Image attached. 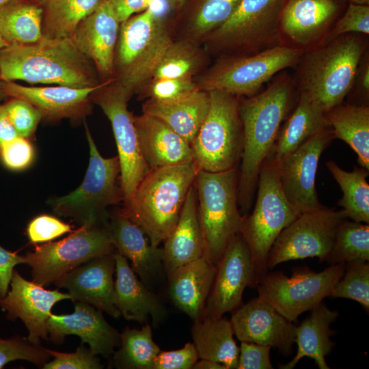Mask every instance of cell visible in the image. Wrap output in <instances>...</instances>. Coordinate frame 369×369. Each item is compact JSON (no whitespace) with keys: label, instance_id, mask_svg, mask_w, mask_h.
Wrapping results in <instances>:
<instances>
[{"label":"cell","instance_id":"cb8c5ba5","mask_svg":"<svg viewBox=\"0 0 369 369\" xmlns=\"http://www.w3.org/2000/svg\"><path fill=\"white\" fill-rule=\"evenodd\" d=\"M141 154L150 169L193 163L191 144L159 119L133 116Z\"/></svg>","mask_w":369,"mask_h":369},{"label":"cell","instance_id":"f1b7e54d","mask_svg":"<svg viewBox=\"0 0 369 369\" xmlns=\"http://www.w3.org/2000/svg\"><path fill=\"white\" fill-rule=\"evenodd\" d=\"M163 243V262L167 275L203 256L204 243L194 183L187 193L176 225Z\"/></svg>","mask_w":369,"mask_h":369},{"label":"cell","instance_id":"f546056e","mask_svg":"<svg viewBox=\"0 0 369 369\" xmlns=\"http://www.w3.org/2000/svg\"><path fill=\"white\" fill-rule=\"evenodd\" d=\"M329 126L326 113L306 95L300 93L295 109L281 126L262 163L277 166L311 136Z\"/></svg>","mask_w":369,"mask_h":369},{"label":"cell","instance_id":"c3c4849f","mask_svg":"<svg viewBox=\"0 0 369 369\" xmlns=\"http://www.w3.org/2000/svg\"><path fill=\"white\" fill-rule=\"evenodd\" d=\"M71 232L72 228L69 224L49 215L36 217L27 227V237L34 244L49 242Z\"/></svg>","mask_w":369,"mask_h":369},{"label":"cell","instance_id":"4316f807","mask_svg":"<svg viewBox=\"0 0 369 369\" xmlns=\"http://www.w3.org/2000/svg\"><path fill=\"white\" fill-rule=\"evenodd\" d=\"M115 264V305L128 320L147 323L150 317L157 326L166 316V310L158 297L138 278L128 260L118 251L113 254Z\"/></svg>","mask_w":369,"mask_h":369},{"label":"cell","instance_id":"5b68a950","mask_svg":"<svg viewBox=\"0 0 369 369\" xmlns=\"http://www.w3.org/2000/svg\"><path fill=\"white\" fill-rule=\"evenodd\" d=\"M238 175L236 167L221 172L198 169L194 181L203 257L216 266L243 225L238 205Z\"/></svg>","mask_w":369,"mask_h":369},{"label":"cell","instance_id":"4dcf8cb0","mask_svg":"<svg viewBox=\"0 0 369 369\" xmlns=\"http://www.w3.org/2000/svg\"><path fill=\"white\" fill-rule=\"evenodd\" d=\"M338 315V311L329 309L323 302L311 310L309 316L299 326H295L297 354L291 361L279 368L292 369L303 357H308L312 359L320 369H329L325 357L334 346L331 337L335 333L330 326Z\"/></svg>","mask_w":369,"mask_h":369},{"label":"cell","instance_id":"d6a6232c","mask_svg":"<svg viewBox=\"0 0 369 369\" xmlns=\"http://www.w3.org/2000/svg\"><path fill=\"white\" fill-rule=\"evenodd\" d=\"M230 321L223 316H202L194 320L191 328L193 343L200 359L237 369L239 347L234 339Z\"/></svg>","mask_w":369,"mask_h":369},{"label":"cell","instance_id":"681fc988","mask_svg":"<svg viewBox=\"0 0 369 369\" xmlns=\"http://www.w3.org/2000/svg\"><path fill=\"white\" fill-rule=\"evenodd\" d=\"M34 158V150L29 139L22 137L5 144L0 148V161L12 171L27 168Z\"/></svg>","mask_w":369,"mask_h":369},{"label":"cell","instance_id":"680465c9","mask_svg":"<svg viewBox=\"0 0 369 369\" xmlns=\"http://www.w3.org/2000/svg\"><path fill=\"white\" fill-rule=\"evenodd\" d=\"M167 5L173 10L181 8L186 0H165Z\"/></svg>","mask_w":369,"mask_h":369},{"label":"cell","instance_id":"9f6ffc18","mask_svg":"<svg viewBox=\"0 0 369 369\" xmlns=\"http://www.w3.org/2000/svg\"><path fill=\"white\" fill-rule=\"evenodd\" d=\"M18 137L20 136L12 124L3 105L0 104V148Z\"/></svg>","mask_w":369,"mask_h":369},{"label":"cell","instance_id":"5bb4252c","mask_svg":"<svg viewBox=\"0 0 369 369\" xmlns=\"http://www.w3.org/2000/svg\"><path fill=\"white\" fill-rule=\"evenodd\" d=\"M133 94L113 78L91 95L92 101L101 108L112 126L120 165L123 207L130 203L138 184L150 170L139 150L134 115L127 108Z\"/></svg>","mask_w":369,"mask_h":369},{"label":"cell","instance_id":"ba28073f","mask_svg":"<svg viewBox=\"0 0 369 369\" xmlns=\"http://www.w3.org/2000/svg\"><path fill=\"white\" fill-rule=\"evenodd\" d=\"M208 114L191 144L198 169L221 172L236 168L244 145L239 97L221 90L208 92Z\"/></svg>","mask_w":369,"mask_h":369},{"label":"cell","instance_id":"f5cc1de1","mask_svg":"<svg viewBox=\"0 0 369 369\" xmlns=\"http://www.w3.org/2000/svg\"><path fill=\"white\" fill-rule=\"evenodd\" d=\"M25 263V256L0 245V299L6 295L10 289L14 266Z\"/></svg>","mask_w":369,"mask_h":369},{"label":"cell","instance_id":"f6af8a7d","mask_svg":"<svg viewBox=\"0 0 369 369\" xmlns=\"http://www.w3.org/2000/svg\"><path fill=\"white\" fill-rule=\"evenodd\" d=\"M3 106L18 135L29 139L43 118L41 112L26 100L17 98H12Z\"/></svg>","mask_w":369,"mask_h":369},{"label":"cell","instance_id":"9c48e42d","mask_svg":"<svg viewBox=\"0 0 369 369\" xmlns=\"http://www.w3.org/2000/svg\"><path fill=\"white\" fill-rule=\"evenodd\" d=\"M257 187L254 210L244 217L241 234L249 247L259 283L268 273L267 256L272 245L300 213L286 197L276 165L262 164Z\"/></svg>","mask_w":369,"mask_h":369},{"label":"cell","instance_id":"e0dca14e","mask_svg":"<svg viewBox=\"0 0 369 369\" xmlns=\"http://www.w3.org/2000/svg\"><path fill=\"white\" fill-rule=\"evenodd\" d=\"M258 282L249 247L241 233L229 243L218 264L202 316L221 317L242 305L247 286Z\"/></svg>","mask_w":369,"mask_h":369},{"label":"cell","instance_id":"836d02e7","mask_svg":"<svg viewBox=\"0 0 369 369\" xmlns=\"http://www.w3.org/2000/svg\"><path fill=\"white\" fill-rule=\"evenodd\" d=\"M334 138L345 141L357 154L360 167L369 170V107L343 104L326 113Z\"/></svg>","mask_w":369,"mask_h":369},{"label":"cell","instance_id":"ac0fdd59","mask_svg":"<svg viewBox=\"0 0 369 369\" xmlns=\"http://www.w3.org/2000/svg\"><path fill=\"white\" fill-rule=\"evenodd\" d=\"M66 299L71 300L68 292L46 290L25 279L14 269L10 289L0 299V308L6 313L8 320L20 319L28 330L27 338L32 343L41 345V340L49 339L46 325L52 314V308Z\"/></svg>","mask_w":369,"mask_h":369},{"label":"cell","instance_id":"83f0119b","mask_svg":"<svg viewBox=\"0 0 369 369\" xmlns=\"http://www.w3.org/2000/svg\"><path fill=\"white\" fill-rule=\"evenodd\" d=\"M216 270L202 256L167 274L170 298L193 321L202 316Z\"/></svg>","mask_w":369,"mask_h":369},{"label":"cell","instance_id":"b9f144b4","mask_svg":"<svg viewBox=\"0 0 369 369\" xmlns=\"http://www.w3.org/2000/svg\"><path fill=\"white\" fill-rule=\"evenodd\" d=\"M331 297L354 300L359 303L368 312V262L352 261L346 263L344 274L334 285Z\"/></svg>","mask_w":369,"mask_h":369},{"label":"cell","instance_id":"1f68e13d","mask_svg":"<svg viewBox=\"0 0 369 369\" xmlns=\"http://www.w3.org/2000/svg\"><path fill=\"white\" fill-rule=\"evenodd\" d=\"M209 107L208 92L198 90L174 101L148 99L142 105V111L159 119L191 144L208 114Z\"/></svg>","mask_w":369,"mask_h":369},{"label":"cell","instance_id":"d590c367","mask_svg":"<svg viewBox=\"0 0 369 369\" xmlns=\"http://www.w3.org/2000/svg\"><path fill=\"white\" fill-rule=\"evenodd\" d=\"M101 0H40L43 10L42 36L72 37L77 26Z\"/></svg>","mask_w":369,"mask_h":369},{"label":"cell","instance_id":"d4e9b609","mask_svg":"<svg viewBox=\"0 0 369 369\" xmlns=\"http://www.w3.org/2000/svg\"><path fill=\"white\" fill-rule=\"evenodd\" d=\"M108 223L116 251L131 261V268L146 286L164 270L163 248L153 247L144 232L120 208L109 215Z\"/></svg>","mask_w":369,"mask_h":369},{"label":"cell","instance_id":"816d5d0a","mask_svg":"<svg viewBox=\"0 0 369 369\" xmlns=\"http://www.w3.org/2000/svg\"><path fill=\"white\" fill-rule=\"evenodd\" d=\"M270 346L241 342L237 369H272Z\"/></svg>","mask_w":369,"mask_h":369},{"label":"cell","instance_id":"484cf974","mask_svg":"<svg viewBox=\"0 0 369 369\" xmlns=\"http://www.w3.org/2000/svg\"><path fill=\"white\" fill-rule=\"evenodd\" d=\"M338 5L334 0H286L282 10V34L299 46L319 40L333 22Z\"/></svg>","mask_w":369,"mask_h":369},{"label":"cell","instance_id":"8d00e7d4","mask_svg":"<svg viewBox=\"0 0 369 369\" xmlns=\"http://www.w3.org/2000/svg\"><path fill=\"white\" fill-rule=\"evenodd\" d=\"M326 165L343 193L338 204L343 208L347 219L368 224L369 184L366 178L369 170L355 167L352 172H347L333 161Z\"/></svg>","mask_w":369,"mask_h":369},{"label":"cell","instance_id":"d6986e66","mask_svg":"<svg viewBox=\"0 0 369 369\" xmlns=\"http://www.w3.org/2000/svg\"><path fill=\"white\" fill-rule=\"evenodd\" d=\"M230 321L241 342L270 346L284 355L292 353L295 326L259 297L234 310Z\"/></svg>","mask_w":369,"mask_h":369},{"label":"cell","instance_id":"8fae6325","mask_svg":"<svg viewBox=\"0 0 369 369\" xmlns=\"http://www.w3.org/2000/svg\"><path fill=\"white\" fill-rule=\"evenodd\" d=\"M115 250L107 221L81 226L62 240L36 245L24 255L25 264L31 268L32 281L47 286L85 262Z\"/></svg>","mask_w":369,"mask_h":369},{"label":"cell","instance_id":"30bf717a","mask_svg":"<svg viewBox=\"0 0 369 369\" xmlns=\"http://www.w3.org/2000/svg\"><path fill=\"white\" fill-rule=\"evenodd\" d=\"M286 0H241L231 16L206 39L225 56L246 55L282 45L279 19Z\"/></svg>","mask_w":369,"mask_h":369},{"label":"cell","instance_id":"bcb514c9","mask_svg":"<svg viewBox=\"0 0 369 369\" xmlns=\"http://www.w3.org/2000/svg\"><path fill=\"white\" fill-rule=\"evenodd\" d=\"M348 33H369L368 5L351 3L345 14L329 32L322 44L331 42L336 38Z\"/></svg>","mask_w":369,"mask_h":369},{"label":"cell","instance_id":"7bdbcfd3","mask_svg":"<svg viewBox=\"0 0 369 369\" xmlns=\"http://www.w3.org/2000/svg\"><path fill=\"white\" fill-rule=\"evenodd\" d=\"M51 357L44 347L32 343L27 338L19 335L5 339L0 338V369L11 361L20 359L42 368Z\"/></svg>","mask_w":369,"mask_h":369},{"label":"cell","instance_id":"e575fe53","mask_svg":"<svg viewBox=\"0 0 369 369\" xmlns=\"http://www.w3.org/2000/svg\"><path fill=\"white\" fill-rule=\"evenodd\" d=\"M42 7L14 0L0 8V33L10 44L35 43L42 37Z\"/></svg>","mask_w":369,"mask_h":369},{"label":"cell","instance_id":"7c38bea8","mask_svg":"<svg viewBox=\"0 0 369 369\" xmlns=\"http://www.w3.org/2000/svg\"><path fill=\"white\" fill-rule=\"evenodd\" d=\"M303 51L300 47L282 44L251 55L224 56L196 83L206 92L221 90L249 97L275 74L299 63Z\"/></svg>","mask_w":369,"mask_h":369},{"label":"cell","instance_id":"52a82bcc","mask_svg":"<svg viewBox=\"0 0 369 369\" xmlns=\"http://www.w3.org/2000/svg\"><path fill=\"white\" fill-rule=\"evenodd\" d=\"M172 41L167 27L151 7L131 16L120 23L114 78L133 93L138 92Z\"/></svg>","mask_w":369,"mask_h":369},{"label":"cell","instance_id":"3957f363","mask_svg":"<svg viewBox=\"0 0 369 369\" xmlns=\"http://www.w3.org/2000/svg\"><path fill=\"white\" fill-rule=\"evenodd\" d=\"M197 171L194 163L150 169L130 203L120 208L153 247H159L176 225Z\"/></svg>","mask_w":369,"mask_h":369},{"label":"cell","instance_id":"ee69618b","mask_svg":"<svg viewBox=\"0 0 369 369\" xmlns=\"http://www.w3.org/2000/svg\"><path fill=\"white\" fill-rule=\"evenodd\" d=\"M200 90L193 78H165L149 80L139 90L141 98L162 102L179 100Z\"/></svg>","mask_w":369,"mask_h":369},{"label":"cell","instance_id":"db71d44e","mask_svg":"<svg viewBox=\"0 0 369 369\" xmlns=\"http://www.w3.org/2000/svg\"><path fill=\"white\" fill-rule=\"evenodd\" d=\"M120 23L151 7L155 0H107Z\"/></svg>","mask_w":369,"mask_h":369},{"label":"cell","instance_id":"2e32d148","mask_svg":"<svg viewBox=\"0 0 369 369\" xmlns=\"http://www.w3.org/2000/svg\"><path fill=\"white\" fill-rule=\"evenodd\" d=\"M333 139L330 126L322 128L277 165L282 189L300 214L326 207L318 200L315 180L319 159Z\"/></svg>","mask_w":369,"mask_h":369},{"label":"cell","instance_id":"44dd1931","mask_svg":"<svg viewBox=\"0 0 369 369\" xmlns=\"http://www.w3.org/2000/svg\"><path fill=\"white\" fill-rule=\"evenodd\" d=\"M113 254L94 258L54 282L64 288L73 301L91 305L117 318L121 316L115 305V264Z\"/></svg>","mask_w":369,"mask_h":369},{"label":"cell","instance_id":"be15d7a7","mask_svg":"<svg viewBox=\"0 0 369 369\" xmlns=\"http://www.w3.org/2000/svg\"><path fill=\"white\" fill-rule=\"evenodd\" d=\"M1 77H0V101L1 100H3L4 98V97H5V96L4 95L3 92H2V90H1Z\"/></svg>","mask_w":369,"mask_h":369},{"label":"cell","instance_id":"7a4b0ae2","mask_svg":"<svg viewBox=\"0 0 369 369\" xmlns=\"http://www.w3.org/2000/svg\"><path fill=\"white\" fill-rule=\"evenodd\" d=\"M293 102L289 78L277 79L263 92L238 99L244 145L238 175V205L245 217L257 189L259 172Z\"/></svg>","mask_w":369,"mask_h":369},{"label":"cell","instance_id":"f907efd6","mask_svg":"<svg viewBox=\"0 0 369 369\" xmlns=\"http://www.w3.org/2000/svg\"><path fill=\"white\" fill-rule=\"evenodd\" d=\"M198 358L193 343L187 342L178 350L160 351L154 360L153 369H192Z\"/></svg>","mask_w":369,"mask_h":369},{"label":"cell","instance_id":"603a6c76","mask_svg":"<svg viewBox=\"0 0 369 369\" xmlns=\"http://www.w3.org/2000/svg\"><path fill=\"white\" fill-rule=\"evenodd\" d=\"M101 84L92 87L74 88L64 85L24 86L12 81H1L5 96L20 98L31 104L49 120L83 119L91 112V95Z\"/></svg>","mask_w":369,"mask_h":369},{"label":"cell","instance_id":"60d3db41","mask_svg":"<svg viewBox=\"0 0 369 369\" xmlns=\"http://www.w3.org/2000/svg\"><path fill=\"white\" fill-rule=\"evenodd\" d=\"M326 262L331 264L369 261V226L344 219L336 234Z\"/></svg>","mask_w":369,"mask_h":369},{"label":"cell","instance_id":"6f0895ef","mask_svg":"<svg viewBox=\"0 0 369 369\" xmlns=\"http://www.w3.org/2000/svg\"><path fill=\"white\" fill-rule=\"evenodd\" d=\"M192 369H226V366L218 362L201 359L197 361Z\"/></svg>","mask_w":369,"mask_h":369},{"label":"cell","instance_id":"f35d334b","mask_svg":"<svg viewBox=\"0 0 369 369\" xmlns=\"http://www.w3.org/2000/svg\"><path fill=\"white\" fill-rule=\"evenodd\" d=\"M196 44L184 39L173 40L155 66L149 80L193 78L206 61L205 53Z\"/></svg>","mask_w":369,"mask_h":369},{"label":"cell","instance_id":"6125c7cd","mask_svg":"<svg viewBox=\"0 0 369 369\" xmlns=\"http://www.w3.org/2000/svg\"><path fill=\"white\" fill-rule=\"evenodd\" d=\"M14 0H0V8Z\"/></svg>","mask_w":369,"mask_h":369},{"label":"cell","instance_id":"ab89813d","mask_svg":"<svg viewBox=\"0 0 369 369\" xmlns=\"http://www.w3.org/2000/svg\"><path fill=\"white\" fill-rule=\"evenodd\" d=\"M241 0H199L182 29L181 39L195 43L205 39L234 13Z\"/></svg>","mask_w":369,"mask_h":369},{"label":"cell","instance_id":"7dc6e473","mask_svg":"<svg viewBox=\"0 0 369 369\" xmlns=\"http://www.w3.org/2000/svg\"><path fill=\"white\" fill-rule=\"evenodd\" d=\"M54 359L46 362L43 369H101L103 365L97 355L81 344L74 353H62L45 348Z\"/></svg>","mask_w":369,"mask_h":369},{"label":"cell","instance_id":"7402d4cb","mask_svg":"<svg viewBox=\"0 0 369 369\" xmlns=\"http://www.w3.org/2000/svg\"><path fill=\"white\" fill-rule=\"evenodd\" d=\"M120 22L110 3L101 0L77 26L72 38L105 81L115 77L114 59Z\"/></svg>","mask_w":369,"mask_h":369},{"label":"cell","instance_id":"91938a15","mask_svg":"<svg viewBox=\"0 0 369 369\" xmlns=\"http://www.w3.org/2000/svg\"><path fill=\"white\" fill-rule=\"evenodd\" d=\"M10 44L1 35L0 33V49L8 46Z\"/></svg>","mask_w":369,"mask_h":369},{"label":"cell","instance_id":"94428289","mask_svg":"<svg viewBox=\"0 0 369 369\" xmlns=\"http://www.w3.org/2000/svg\"><path fill=\"white\" fill-rule=\"evenodd\" d=\"M351 3L357 4L368 5L369 0H350Z\"/></svg>","mask_w":369,"mask_h":369},{"label":"cell","instance_id":"ffe728a7","mask_svg":"<svg viewBox=\"0 0 369 369\" xmlns=\"http://www.w3.org/2000/svg\"><path fill=\"white\" fill-rule=\"evenodd\" d=\"M46 327L55 344H62L68 335H76L81 339V344L87 343L94 355L105 358L120 345V333L107 322L102 311L80 301H74L71 314H51Z\"/></svg>","mask_w":369,"mask_h":369},{"label":"cell","instance_id":"4fadbf2b","mask_svg":"<svg viewBox=\"0 0 369 369\" xmlns=\"http://www.w3.org/2000/svg\"><path fill=\"white\" fill-rule=\"evenodd\" d=\"M346 263L331 264L320 272L308 267L293 269L291 277L282 271L267 273L258 284L260 299L270 304L290 322L331 297L336 283L343 275Z\"/></svg>","mask_w":369,"mask_h":369},{"label":"cell","instance_id":"11a10c76","mask_svg":"<svg viewBox=\"0 0 369 369\" xmlns=\"http://www.w3.org/2000/svg\"><path fill=\"white\" fill-rule=\"evenodd\" d=\"M364 105H368L369 97V58L368 53L364 52L358 65L353 87Z\"/></svg>","mask_w":369,"mask_h":369},{"label":"cell","instance_id":"74e56055","mask_svg":"<svg viewBox=\"0 0 369 369\" xmlns=\"http://www.w3.org/2000/svg\"><path fill=\"white\" fill-rule=\"evenodd\" d=\"M120 339L119 349L113 354L115 368L153 369L161 349L153 340L150 324L145 323L140 329L124 328L120 333Z\"/></svg>","mask_w":369,"mask_h":369},{"label":"cell","instance_id":"9a60e30c","mask_svg":"<svg viewBox=\"0 0 369 369\" xmlns=\"http://www.w3.org/2000/svg\"><path fill=\"white\" fill-rule=\"evenodd\" d=\"M347 219L343 210L328 207L301 213L278 235L267 256L272 269L289 260L317 257L325 261L340 223Z\"/></svg>","mask_w":369,"mask_h":369},{"label":"cell","instance_id":"8992f818","mask_svg":"<svg viewBox=\"0 0 369 369\" xmlns=\"http://www.w3.org/2000/svg\"><path fill=\"white\" fill-rule=\"evenodd\" d=\"M85 135L90 159L83 182L68 194L47 202L56 215L68 217L79 226L107 222V207L124 201L118 156H102L86 124Z\"/></svg>","mask_w":369,"mask_h":369},{"label":"cell","instance_id":"277c9868","mask_svg":"<svg viewBox=\"0 0 369 369\" xmlns=\"http://www.w3.org/2000/svg\"><path fill=\"white\" fill-rule=\"evenodd\" d=\"M364 49L359 38L344 34L302 55L300 93L325 113L342 103L352 89Z\"/></svg>","mask_w":369,"mask_h":369},{"label":"cell","instance_id":"6da1fadb","mask_svg":"<svg viewBox=\"0 0 369 369\" xmlns=\"http://www.w3.org/2000/svg\"><path fill=\"white\" fill-rule=\"evenodd\" d=\"M0 77L3 81L21 80L74 88L95 87L103 82L72 37L42 36L32 44H10L0 49Z\"/></svg>","mask_w":369,"mask_h":369}]
</instances>
